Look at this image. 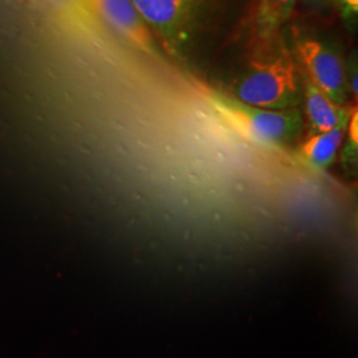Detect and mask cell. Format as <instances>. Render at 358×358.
I'll list each match as a JSON object with an SVG mask.
<instances>
[{
    "instance_id": "7",
    "label": "cell",
    "mask_w": 358,
    "mask_h": 358,
    "mask_svg": "<svg viewBox=\"0 0 358 358\" xmlns=\"http://www.w3.org/2000/svg\"><path fill=\"white\" fill-rule=\"evenodd\" d=\"M348 125L313 134L300 148V157L308 166L325 170L331 166L346 136Z\"/></svg>"
},
{
    "instance_id": "10",
    "label": "cell",
    "mask_w": 358,
    "mask_h": 358,
    "mask_svg": "<svg viewBox=\"0 0 358 358\" xmlns=\"http://www.w3.org/2000/svg\"><path fill=\"white\" fill-rule=\"evenodd\" d=\"M346 133H348V143L343 152V158L345 162H353L357 158L358 148V112L356 106L348 122Z\"/></svg>"
},
{
    "instance_id": "4",
    "label": "cell",
    "mask_w": 358,
    "mask_h": 358,
    "mask_svg": "<svg viewBox=\"0 0 358 358\" xmlns=\"http://www.w3.org/2000/svg\"><path fill=\"white\" fill-rule=\"evenodd\" d=\"M92 8L100 22L124 38L129 45L143 55L162 60V53L154 34L131 0H90Z\"/></svg>"
},
{
    "instance_id": "1",
    "label": "cell",
    "mask_w": 358,
    "mask_h": 358,
    "mask_svg": "<svg viewBox=\"0 0 358 358\" xmlns=\"http://www.w3.org/2000/svg\"><path fill=\"white\" fill-rule=\"evenodd\" d=\"M207 103L232 128L250 141L264 146H276L294 140L303 129V115L297 108L264 109L242 103L229 93L194 81Z\"/></svg>"
},
{
    "instance_id": "11",
    "label": "cell",
    "mask_w": 358,
    "mask_h": 358,
    "mask_svg": "<svg viewBox=\"0 0 358 358\" xmlns=\"http://www.w3.org/2000/svg\"><path fill=\"white\" fill-rule=\"evenodd\" d=\"M343 13L346 17H356L358 13V0H340Z\"/></svg>"
},
{
    "instance_id": "6",
    "label": "cell",
    "mask_w": 358,
    "mask_h": 358,
    "mask_svg": "<svg viewBox=\"0 0 358 358\" xmlns=\"http://www.w3.org/2000/svg\"><path fill=\"white\" fill-rule=\"evenodd\" d=\"M304 103L308 122L313 134L348 125L353 113V108L333 101L309 78L304 87Z\"/></svg>"
},
{
    "instance_id": "9",
    "label": "cell",
    "mask_w": 358,
    "mask_h": 358,
    "mask_svg": "<svg viewBox=\"0 0 358 358\" xmlns=\"http://www.w3.org/2000/svg\"><path fill=\"white\" fill-rule=\"evenodd\" d=\"M296 0H263L259 13V23L271 31L282 23L294 10Z\"/></svg>"
},
{
    "instance_id": "8",
    "label": "cell",
    "mask_w": 358,
    "mask_h": 358,
    "mask_svg": "<svg viewBox=\"0 0 358 358\" xmlns=\"http://www.w3.org/2000/svg\"><path fill=\"white\" fill-rule=\"evenodd\" d=\"M57 10L75 26L85 32L96 31L100 24V19L93 11L90 0H51Z\"/></svg>"
},
{
    "instance_id": "2",
    "label": "cell",
    "mask_w": 358,
    "mask_h": 358,
    "mask_svg": "<svg viewBox=\"0 0 358 358\" xmlns=\"http://www.w3.org/2000/svg\"><path fill=\"white\" fill-rule=\"evenodd\" d=\"M229 94L264 109L296 108L301 99L296 65L284 55L256 63L235 81Z\"/></svg>"
},
{
    "instance_id": "12",
    "label": "cell",
    "mask_w": 358,
    "mask_h": 358,
    "mask_svg": "<svg viewBox=\"0 0 358 358\" xmlns=\"http://www.w3.org/2000/svg\"><path fill=\"white\" fill-rule=\"evenodd\" d=\"M349 77H346V81H348V87H349V90L352 93H355V97H356V100H357V66L355 65H350L349 66Z\"/></svg>"
},
{
    "instance_id": "5",
    "label": "cell",
    "mask_w": 358,
    "mask_h": 358,
    "mask_svg": "<svg viewBox=\"0 0 358 358\" xmlns=\"http://www.w3.org/2000/svg\"><path fill=\"white\" fill-rule=\"evenodd\" d=\"M296 51L310 76L309 80L333 101L344 105L349 90L345 68L338 55L312 38L297 41Z\"/></svg>"
},
{
    "instance_id": "3",
    "label": "cell",
    "mask_w": 358,
    "mask_h": 358,
    "mask_svg": "<svg viewBox=\"0 0 358 358\" xmlns=\"http://www.w3.org/2000/svg\"><path fill=\"white\" fill-rule=\"evenodd\" d=\"M166 51L178 53L192 35L203 0H131Z\"/></svg>"
}]
</instances>
